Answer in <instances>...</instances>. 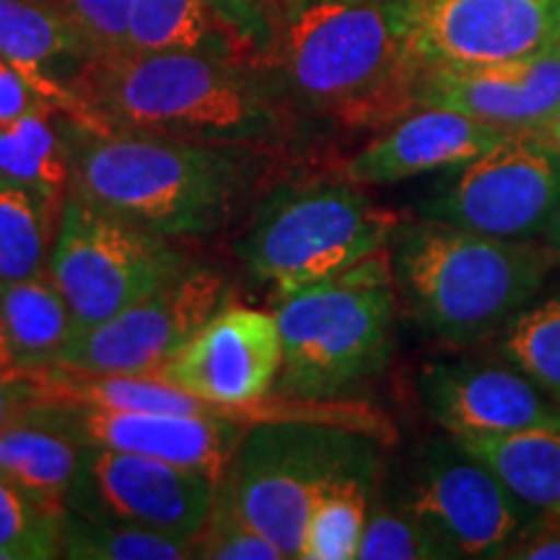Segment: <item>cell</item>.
<instances>
[{
	"label": "cell",
	"instance_id": "6da1fadb",
	"mask_svg": "<svg viewBox=\"0 0 560 560\" xmlns=\"http://www.w3.org/2000/svg\"><path fill=\"white\" fill-rule=\"evenodd\" d=\"M60 120L70 156L68 192L156 234H213L262 192L270 151L96 132Z\"/></svg>",
	"mask_w": 560,
	"mask_h": 560
},
{
	"label": "cell",
	"instance_id": "7a4b0ae2",
	"mask_svg": "<svg viewBox=\"0 0 560 560\" xmlns=\"http://www.w3.org/2000/svg\"><path fill=\"white\" fill-rule=\"evenodd\" d=\"M73 89L112 130L257 151L278 149L289 136L285 109L252 68L208 55L94 58Z\"/></svg>",
	"mask_w": 560,
	"mask_h": 560
},
{
	"label": "cell",
	"instance_id": "3957f363",
	"mask_svg": "<svg viewBox=\"0 0 560 560\" xmlns=\"http://www.w3.org/2000/svg\"><path fill=\"white\" fill-rule=\"evenodd\" d=\"M280 66L306 107L346 128H384L418 107L402 0H304Z\"/></svg>",
	"mask_w": 560,
	"mask_h": 560
},
{
	"label": "cell",
	"instance_id": "277c9868",
	"mask_svg": "<svg viewBox=\"0 0 560 560\" xmlns=\"http://www.w3.org/2000/svg\"><path fill=\"white\" fill-rule=\"evenodd\" d=\"M387 257L397 301L446 342L506 327L532 306L558 262L548 242L499 240L436 219L402 223Z\"/></svg>",
	"mask_w": 560,
	"mask_h": 560
},
{
	"label": "cell",
	"instance_id": "5b68a950",
	"mask_svg": "<svg viewBox=\"0 0 560 560\" xmlns=\"http://www.w3.org/2000/svg\"><path fill=\"white\" fill-rule=\"evenodd\" d=\"M283 340L278 395L332 400L371 380L395 350L397 291L389 257L301 289L276 306Z\"/></svg>",
	"mask_w": 560,
	"mask_h": 560
},
{
	"label": "cell",
	"instance_id": "8992f818",
	"mask_svg": "<svg viewBox=\"0 0 560 560\" xmlns=\"http://www.w3.org/2000/svg\"><path fill=\"white\" fill-rule=\"evenodd\" d=\"M400 226V215L346 179L285 185L257 210L240 257L283 299L382 255Z\"/></svg>",
	"mask_w": 560,
	"mask_h": 560
},
{
	"label": "cell",
	"instance_id": "52a82bcc",
	"mask_svg": "<svg viewBox=\"0 0 560 560\" xmlns=\"http://www.w3.org/2000/svg\"><path fill=\"white\" fill-rule=\"evenodd\" d=\"M374 436L325 423L249 425L223 475V488L252 527L283 558H299L317 495L346 478L374 480L380 470Z\"/></svg>",
	"mask_w": 560,
	"mask_h": 560
},
{
	"label": "cell",
	"instance_id": "ba28073f",
	"mask_svg": "<svg viewBox=\"0 0 560 560\" xmlns=\"http://www.w3.org/2000/svg\"><path fill=\"white\" fill-rule=\"evenodd\" d=\"M192 268L170 236L68 192L47 272L79 330L115 317Z\"/></svg>",
	"mask_w": 560,
	"mask_h": 560
},
{
	"label": "cell",
	"instance_id": "9c48e42d",
	"mask_svg": "<svg viewBox=\"0 0 560 560\" xmlns=\"http://www.w3.org/2000/svg\"><path fill=\"white\" fill-rule=\"evenodd\" d=\"M560 206V151L537 132H509L454 170L425 202L423 219L499 240H535Z\"/></svg>",
	"mask_w": 560,
	"mask_h": 560
},
{
	"label": "cell",
	"instance_id": "30bf717a",
	"mask_svg": "<svg viewBox=\"0 0 560 560\" xmlns=\"http://www.w3.org/2000/svg\"><path fill=\"white\" fill-rule=\"evenodd\" d=\"M219 482L166 459L83 444L68 511L195 545L215 503Z\"/></svg>",
	"mask_w": 560,
	"mask_h": 560
},
{
	"label": "cell",
	"instance_id": "8fae6325",
	"mask_svg": "<svg viewBox=\"0 0 560 560\" xmlns=\"http://www.w3.org/2000/svg\"><path fill=\"white\" fill-rule=\"evenodd\" d=\"M229 296L231 285L219 270L192 265L151 296L75 332L55 366L91 374H145L172 359L229 304Z\"/></svg>",
	"mask_w": 560,
	"mask_h": 560
},
{
	"label": "cell",
	"instance_id": "7c38bea8",
	"mask_svg": "<svg viewBox=\"0 0 560 560\" xmlns=\"http://www.w3.org/2000/svg\"><path fill=\"white\" fill-rule=\"evenodd\" d=\"M405 511L429 524L454 558H503L540 516L454 439L431 441Z\"/></svg>",
	"mask_w": 560,
	"mask_h": 560
},
{
	"label": "cell",
	"instance_id": "4fadbf2b",
	"mask_svg": "<svg viewBox=\"0 0 560 560\" xmlns=\"http://www.w3.org/2000/svg\"><path fill=\"white\" fill-rule=\"evenodd\" d=\"M420 70L480 68L560 45V0H402Z\"/></svg>",
	"mask_w": 560,
	"mask_h": 560
},
{
	"label": "cell",
	"instance_id": "5bb4252c",
	"mask_svg": "<svg viewBox=\"0 0 560 560\" xmlns=\"http://www.w3.org/2000/svg\"><path fill=\"white\" fill-rule=\"evenodd\" d=\"M418 107H444L509 132H537L560 112V45L480 68H423Z\"/></svg>",
	"mask_w": 560,
	"mask_h": 560
},
{
	"label": "cell",
	"instance_id": "9a60e30c",
	"mask_svg": "<svg viewBox=\"0 0 560 560\" xmlns=\"http://www.w3.org/2000/svg\"><path fill=\"white\" fill-rule=\"evenodd\" d=\"M420 395L450 436L560 425V405L514 363H433L420 374Z\"/></svg>",
	"mask_w": 560,
	"mask_h": 560
},
{
	"label": "cell",
	"instance_id": "2e32d148",
	"mask_svg": "<svg viewBox=\"0 0 560 560\" xmlns=\"http://www.w3.org/2000/svg\"><path fill=\"white\" fill-rule=\"evenodd\" d=\"M62 423L86 446L145 454L223 480L249 425L229 418L170 412L58 408Z\"/></svg>",
	"mask_w": 560,
	"mask_h": 560
},
{
	"label": "cell",
	"instance_id": "e0dca14e",
	"mask_svg": "<svg viewBox=\"0 0 560 560\" xmlns=\"http://www.w3.org/2000/svg\"><path fill=\"white\" fill-rule=\"evenodd\" d=\"M509 130L444 107H416L392 122L382 138L342 161L340 179L350 185H395L425 172L457 170L493 149Z\"/></svg>",
	"mask_w": 560,
	"mask_h": 560
},
{
	"label": "cell",
	"instance_id": "ac0fdd59",
	"mask_svg": "<svg viewBox=\"0 0 560 560\" xmlns=\"http://www.w3.org/2000/svg\"><path fill=\"white\" fill-rule=\"evenodd\" d=\"M268 26L252 0H136L130 52H195L249 66L268 50Z\"/></svg>",
	"mask_w": 560,
	"mask_h": 560
},
{
	"label": "cell",
	"instance_id": "d6986e66",
	"mask_svg": "<svg viewBox=\"0 0 560 560\" xmlns=\"http://www.w3.org/2000/svg\"><path fill=\"white\" fill-rule=\"evenodd\" d=\"M83 457V444L58 408H39L0 429V475L42 509L62 516Z\"/></svg>",
	"mask_w": 560,
	"mask_h": 560
},
{
	"label": "cell",
	"instance_id": "ffe728a7",
	"mask_svg": "<svg viewBox=\"0 0 560 560\" xmlns=\"http://www.w3.org/2000/svg\"><path fill=\"white\" fill-rule=\"evenodd\" d=\"M0 58L73 89L96 55L55 0H0Z\"/></svg>",
	"mask_w": 560,
	"mask_h": 560
},
{
	"label": "cell",
	"instance_id": "44dd1931",
	"mask_svg": "<svg viewBox=\"0 0 560 560\" xmlns=\"http://www.w3.org/2000/svg\"><path fill=\"white\" fill-rule=\"evenodd\" d=\"M452 439L532 511L560 520V425Z\"/></svg>",
	"mask_w": 560,
	"mask_h": 560
},
{
	"label": "cell",
	"instance_id": "7402d4cb",
	"mask_svg": "<svg viewBox=\"0 0 560 560\" xmlns=\"http://www.w3.org/2000/svg\"><path fill=\"white\" fill-rule=\"evenodd\" d=\"M0 319L24 366H55L79 332V322L47 270L0 285Z\"/></svg>",
	"mask_w": 560,
	"mask_h": 560
},
{
	"label": "cell",
	"instance_id": "603a6c76",
	"mask_svg": "<svg viewBox=\"0 0 560 560\" xmlns=\"http://www.w3.org/2000/svg\"><path fill=\"white\" fill-rule=\"evenodd\" d=\"M58 120V115L34 112L0 125V177L62 208L70 190V156Z\"/></svg>",
	"mask_w": 560,
	"mask_h": 560
},
{
	"label": "cell",
	"instance_id": "cb8c5ba5",
	"mask_svg": "<svg viewBox=\"0 0 560 560\" xmlns=\"http://www.w3.org/2000/svg\"><path fill=\"white\" fill-rule=\"evenodd\" d=\"M60 208L0 177V285L47 270Z\"/></svg>",
	"mask_w": 560,
	"mask_h": 560
},
{
	"label": "cell",
	"instance_id": "d4e9b609",
	"mask_svg": "<svg viewBox=\"0 0 560 560\" xmlns=\"http://www.w3.org/2000/svg\"><path fill=\"white\" fill-rule=\"evenodd\" d=\"M371 482L374 480L346 478L322 490L306 520L299 560L359 558L369 520Z\"/></svg>",
	"mask_w": 560,
	"mask_h": 560
},
{
	"label": "cell",
	"instance_id": "484cf974",
	"mask_svg": "<svg viewBox=\"0 0 560 560\" xmlns=\"http://www.w3.org/2000/svg\"><path fill=\"white\" fill-rule=\"evenodd\" d=\"M60 558L70 560H187L195 545L159 532L102 524L66 511L60 527Z\"/></svg>",
	"mask_w": 560,
	"mask_h": 560
},
{
	"label": "cell",
	"instance_id": "4316f807",
	"mask_svg": "<svg viewBox=\"0 0 560 560\" xmlns=\"http://www.w3.org/2000/svg\"><path fill=\"white\" fill-rule=\"evenodd\" d=\"M501 355L560 405V291L509 322Z\"/></svg>",
	"mask_w": 560,
	"mask_h": 560
},
{
	"label": "cell",
	"instance_id": "83f0119b",
	"mask_svg": "<svg viewBox=\"0 0 560 560\" xmlns=\"http://www.w3.org/2000/svg\"><path fill=\"white\" fill-rule=\"evenodd\" d=\"M62 516L42 509L0 475V550L11 560L60 558Z\"/></svg>",
	"mask_w": 560,
	"mask_h": 560
},
{
	"label": "cell",
	"instance_id": "f1b7e54d",
	"mask_svg": "<svg viewBox=\"0 0 560 560\" xmlns=\"http://www.w3.org/2000/svg\"><path fill=\"white\" fill-rule=\"evenodd\" d=\"M361 560H441L454 558L444 540L410 511H374L363 529Z\"/></svg>",
	"mask_w": 560,
	"mask_h": 560
},
{
	"label": "cell",
	"instance_id": "f546056e",
	"mask_svg": "<svg viewBox=\"0 0 560 560\" xmlns=\"http://www.w3.org/2000/svg\"><path fill=\"white\" fill-rule=\"evenodd\" d=\"M195 558L202 560H280V550L262 537L236 509L229 490L219 482L215 503L200 535L195 537Z\"/></svg>",
	"mask_w": 560,
	"mask_h": 560
},
{
	"label": "cell",
	"instance_id": "4dcf8cb0",
	"mask_svg": "<svg viewBox=\"0 0 560 560\" xmlns=\"http://www.w3.org/2000/svg\"><path fill=\"white\" fill-rule=\"evenodd\" d=\"M75 30L83 34L96 58L128 50V32L136 0H55Z\"/></svg>",
	"mask_w": 560,
	"mask_h": 560
},
{
	"label": "cell",
	"instance_id": "1f68e13d",
	"mask_svg": "<svg viewBox=\"0 0 560 560\" xmlns=\"http://www.w3.org/2000/svg\"><path fill=\"white\" fill-rule=\"evenodd\" d=\"M47 366L0 363V429L45 405Z\"/></svg>",
	"mask_w": 560,
	"mask_h": 560
},
{
	"label": "cell",
	"instance_id": "d6a6232c",
	"mask_svg": "<svg viewBox=\"0 0 560 560\" xmlns=\"http://www.w3.org/2000/svg\"><path fill=\"white\" fill-rule=\"evenodd\" d=\"M503 558L511 560H560V520L537 516L527 529L509 545Z\"/></svg>",
	"mask_w": 560,
	"mask_h": 560
},
{
	"label": "cell",
	"instance_id": "836d02e7",
	"mask_svg": "<svg viewBox=\"0 0 560 560\" xmlns=\"http://www.w3.org/2000/svg\"><path fill=\"white\" fill-rule=\"evenodd\" d=\"M537 136L545 138V140H548V143H552L560 151V112H558L556 117H552V120L545 122L540 130H537Z\"/></svg>",
	"mask_w": 560,
	"mask_h": 560
},
{
	"label": "cell",
	"instance_id": "e575fe53",
	"mask_svg": "<svg viewBox=\"0 0 560 560\" xmlns=\"http://www.w3.org/2000/svg\"><path fill=\"white\" fill-rule=\"evenodd\" d=\"M545 240H548L550 249L556 252V257H558V262H560V206L556 210V215H552V219H550L548 231H545Z\"/></svg>",
	"mask_w": 560,
	"mask_h": 560
},
{
	"label": "cell",
	"instance_id": "d590c367",
	"mask_svg": "<svg viewBox=\"0 0 560 560\" xmlns=\"http://www.w3.org/2000/svg\"><path fill=\"white\" fill-rule=\"evenodd\" d=\"M0 363H19L16 353H13V348L9 342V335H5V330H3V319H0Z\"/></svg>",
	"mask_w": 560,
	"mask_h": 560
},
{
	"label": "cell",
	"instance_id": "8d00e7d4",
	"mask_svg": "<svg viewBox=\"0 0 560 560\" xmlns=\"http://www.w3.org/2000/svg\"><path fill=\"white\" fill-rule=\"evenodd\" d=\"M289 3H291V9H293V11H296V9H299V5H301V3H304V0H289Z\"/></svg>",
	"mask_w": 560,
	"mask_h": 560
},
{
	"label": "cell",
	"instance_id": "74e56055",
	"mask_svg": "<svg viewBox=\"0 0 560 560\" xmlns=\"http://www.w3.org/2000/svg\"><path fill=\"white\" fill-rule=\"evenodd\" d=\"M0 560H11V556L5 550H0Z\"/></svg>",
	"mask_w": 560,
	"mask_h": 560
}]
</instances>
